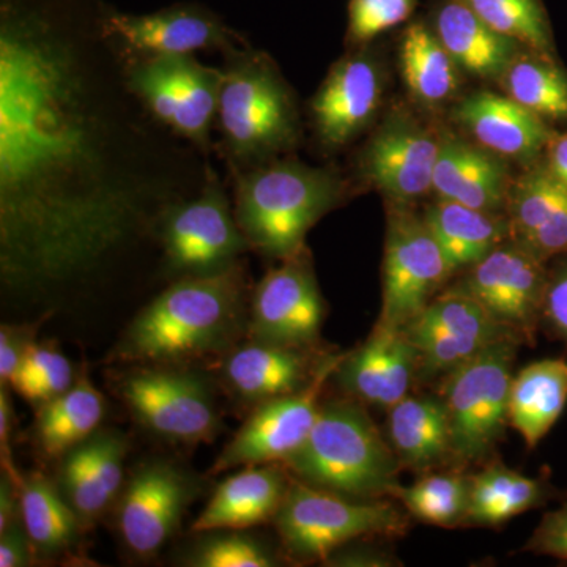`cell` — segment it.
I'll return each instance as SVG.
<instances>
[{"label":"cell","instance_id":"cell-1","mask_svg":"<svg viewBox=\"0 0 567 567\" xmlns=\"http://www.w3.org/2000/svg\"><path fill=\"white\" fill-rule=\"evenodd\" d=\"M82 51L37 14L0 28V276L48 297L87 281L166 208Z\"/></svg>","mask_w":567,"mask_h":567},{"label":"cell","instance_id":"cell-2","mask_svg":"<svg viewBox=\"0 0 567 567\" xmlns=\"http://www.w3.org/2000/svg\"><path fill=\"white\" fill-rule=\"evenodd\" d=\"M244 265L215 275L183 276L134 317L111 353L133 365L178 364L227 352L246 317Z\"/></svg>","mask_w":567,"mask_h":567},{"label":"cell","instance_id":"cell-3","mask_svg":"<svg viewBox=\"0 0 567 567\" xmlns=\"http://www.w3.org/2000/svg\"><path fill=\"white\" fill-rule=\"evenodd\" d=\"M234 173L235 219L249 248L278 262L306 251V235L347 194L346 182L333 169L293 159Z\"/></svg>","mask_w":567,"mask_h":567},{"label":"cell","instance_id":"cell-4","mask_svg":"<svg viewBox=\"0 0 567 567\" xmlns=\"http://www.w3.org/2000/svg\"><path fill=\"white\" fill-rule=\"evenodd\" d=\"M295 480L346 498L380 499L402 468L357 399L323 402L311 434L282 464Z\"/></svg>","mask_w":567,"mask_h":567},{"label":"cell","instance_id":"cell-5","mask_svg":"<svg viewBox=\"0 0 567 567\" xmlns=\"http://www.w3.org/2000/svg\"><path fill=\"white\" fill-rule=\"evenodd\" d=\"M216 125L234 171L276 159L297 141L292 93L260 52L230 51L223 70Z\"/></svg>","mask_w":567,"mask_h":567},{"label":"cell","instance_id":"cell-6","mask_svg":"<svg viewBox=\"0 0 567 567\" xmlns=\"http://www.w3.org/2000/svg\"><path fill=\"white\" fill-rule=\"evenodd\" d=\"M507 338L442 379L451 435V464L462 472L486 461L509 425V391L518 347Z\"/></svg>","mask_w":567,"mask_h":567},{"label":"cell","instance_id":"cell-7","mask_svg":"<svg viewBox=\"0 0 567 567\" xmlns=\"http://www.w3.org/2000/svg\"><path fill=\"white\" fill-rule=\"evenodd\" d=\"M274 524L287 557L323 563L361 537L405 535L409 518L385 499L346 498L292 477Z\"/></svg>","mask_w":567,"mask_h":567},{"label":"cell","instance_id":"cell-8","mask_svg":"<svg viewBox=\"0 0 567 567\" xmlns=\"http://www.w3.org/2000/svg\"><path fill=\"white\" fill-rule=\"evenodd\" d=\"M115 386L137 423L159 439L199 445L218 434V409L207 380L183 365H133Z\"/></svg>","mask_w":567,"mask_h":567},{"label":"cell","instance_id":"cell-9","mask_svg":"<svg viewBox=\"0 0 567 567\" xmlns=\"http://www.w3.org/2000/svg\"><path fill=\"white\" fill-rule=\"evenodd\" d=\"M205 174L199 196L169 205L156 229L167 270L177 278L229 270L251 249L218 175Z\"/></svg>","mask_w":567,"mask_h":567},{"label":"cell","instance_id":"cell-10","mask_svg":"<svg viewBox=\"0 0 567 567\" xmlns=\"http://www.w3.org/2000/svg\"><path fill=\"white\" fill-rule=\"evenodd\" d=\"M223 70L194 55L137 58L125 71V87L153 118L199 148L210 144Z\"/></svg>","mask_w":567,"mask_h":567},{"label":"cell","instance_id":"cell-11","mask_svg":"<svg viewBox=\"0 0 567 567\" xmlns=\"http://www.w3.org/2000/svg\"><path fill=\"white\" fill-rule=\"evenodd\" d=\"M454 275L423 215L388 205L382 311L375 327L402 330Z\"/></svg>","mask_w":567,"mask_h":567},{"label":"cell","instance_id":"cell-12","mask_svg":"<svg viewBox=\"0 0 567 567\" xmlns=\"http://www.w3.org/2000/svg\"><path fill=\"white\" fill-rule=\"evenodd\" d=\"M402 331L417 352V382L443 379L496 342L518 338L454 286L435 297Z\"/></svg>","mask_w":567,"mask_h":567},{"label":"cell","instance_id":"cell-13","mask_svg":"<svg viewBox=\"0 0 567 567\" xmlns=\"http://www.w3.org/2000/svg\"><path fill=\"white\" fill-rule=\"evenodd\" d=\"M341 357L342 353L324 354L308 386L257 405L216 457L212 475L248 465L284 464L300 450L315 427L322 406L320 395Z\"/></svg>","mask_w":567,"mask_h":567},{"label":"cell","instance_id":"cell-14","mask_svg":"<svg viewBox=\"0 0 567 567\" xmlns=\"http://www.w3.org/2000/svg\"><path fill=\"white\" fill-rule=\"evenodd\" d=\"M199 484L163 458L134 470L115 502V522L125 547L140 558H152L177 533Z\"/></svg>","mask_w":567,"mask_h":567},{"label":"cell","instance_id":"cell-15","mask_svg":"<svg viewBox=\"0 0 567 567\" xmlns=\"http://www.w3.org/2000/svg\"><path fill=\"white\" fill-rule=\"evenodd\" d=\"M323 319V297L306 249L271 268L254 287L246 333L265 344L312 349Z\"/></svg>","mask_w":567,"mask_h":567},{"label":"cell","instance_id":"cell-16","mask_svg":"<svg viewBox=\"0 0 567 567\" xmlns=\"http://www.w3.org/2000/svg\"><path fill=\"white\" fill-rule=\"evenodd\" d=\"M547 278V262L506 240L472 265L454 287L475 298L494 319L533 347L543 320Z\"/></svg>","mask_w":567,"mask_h":567},{"label":"cell","instance_id":"cell-17","mask_svg":"<svg viewBox=\"0 0 567 567\" xmlns=\"http://www.w3.org/2000/svg\"><path fill=\"white\" fill-rule=\"evenodd\" d=\"M442 136L412 112L395 110L377 128L361 153L365 181L385 194L388 204L412 205L434 192Z\"/></svg>","mask_w":567,"mask_h":567},{"label":"cell","instance_id":"cell-18","mask_svg":"<svg viewBox=\"0 0 567 567\" xmlns=\"http://www.w3.org/2000/svg\"><path fill=\"white\" fill-rule=\"evenodd\" d=\"M382 99V70L369 52H353L336 62L311 102L320 144L341 148L360 136L374 121Z\"/></svg>","mask_w":567,"mask_h":567},{"label":"cell","instance_id":"cell-19","mask_svg":"<svg viewBox=\"0 0 567 567\" xmlns=\"http://www.w3.org/2000/svg\"><path fill=\"white\" fill-rule=\"evenodd\" d=\"M100 33L103 40L121 44L123 50L136 58L235 50L233 33L221 22L189 7L148 14H106L100 24Z\"/></svg>","mask_w":567,"mask_h":567},{"label":"cell","instance_id":"cell-20","mask_svg":"<svg viewBox=\"0 0 567 567\" xmlns=\"http://www.w3.org/2000/svg\"><path fill=\"white\" fill-rule=\"evenodd\" d=\"M417 380V352L402 330L374 327L354 350L342 353L331 382L347 398L390 410Z\"/></svg>","mask_w":567,"mask_h":567},{"label":"cell","instance_id":"cell-21","mask_svg":"<svg viewBox=\"0 0 567 567\" xmlns=\"http://www.w3.org/2000/svg\"><path fill=\"white\" fill-rule=\"evenodd\" d=\"M509 240L548 262L567 254V188L543 158L513 181L506 204Z\"/></svg>","mask_w":567,"mask_h":567},{"label":"cell","instance_id":"cell-22","mask_svg":"<svg viewBox=\"0 0 567 567\" xmlns=\"http://www.w3.org/2000/svg\"><path fill=\"white\" fill-rule=\"evenodd\" d=\"M454 115L481 147L527 166L543 158L555 133L543 117L498 93H473Z\"/></svg>","mask_w":567,"mask_h":567},{"label":"cell","instance_id":"cell-23","mask_svg":"<svg viewBox=\"0 0 567 567\" xmlns=\"http://www.w3.org/2000/svg\"><path fill=\"white\" fill-rule=\"evenodd\" d=\"M324 354L316 361L309 349H292L252 341L235 346L224 354L223 382L246 404L260 405L271 399L297 393L315 379Z\"/></svg>","mask_w":567,"mask_h":567},{"label":"cell","instance_id":"cell-24","mask_svg":"<svg viewBox=\"0 0 567 567\" xmlns=\"http://www.w3.org/2000/svg\"><path fill=\"white\" fill-rule=\"evenodd\" d=\"M290 481L292 476L282 464L238 468L213 492L192 532L197 535L212 529H252L274 522Z\"/></svg>","mask_w":567,"mask_h":567},{"label":"cell","instance_id":"cell-25","mask_svg":"<svg viewBox=\"0 0 567 567\" xmlns=\"http://www.w3.org/2000/svg\"><path fill=\"white\" fill-rule=\"evenodd\" d=\"M511 185L505 158L453 134L442 136L434 173V192L440 199L505 213Z\"/></svg>","mask_w":567,"mask_h":567},{"label":"cell","instance_id":"cell-26","mask_svg":"<svg viewBox=\"0 0 567 567\" xmlns=\"http://www.w3.org/2000/svg\"><path fill=\"white\" fill-rule=\"evenodd\" d=\"M434 29L458 69L480 78L499 80L524 50L494 31L464 0H442L434 13Z\"/></svg>","mask_w":567,"mask_h":567},{"label":"cell","instance_id":"cell-27","mask_svg":"<svg viewBox=\"0 0 567 567\" xmlns=\"http://www.w3.org/2000/svg\"><path fill=\"white\" fill-rule=\"evenodd\" d=\"M388 439L402 468L429 472L451 464L450 423L440 394H409L391 406Z\"/></svg>","mask_w":567,"mask_h":567},{"label":"cell","instance_id":"cell-28","mask_svg":"<svg viewBox=\"0 0 567 567\" xmlns=\"http://www.w3.org/2000/svg\"><path fill=\"white\" fill-rule=\"evenodd\" d=\"M423 218L454 274L480 262L509 240L506 213L480 210L439 197L425 208Z\"/></svg>","mask_w":567,"mask_h":567},{"label":"cell","instance_id":"cell-29","mask_svg":"<svg viewBox=\"0 0 567 567\" xmlns=\"http://www.w3.org/2000/svg\"><path fill=\"white\" fill-rule=\"evenodd\" d=\"M567 405V361L546 358L514 375L509 391V425L528 450L551 431Z\"/></svg>","mask_w":567,"mask_h":567},{"label":"cell","instance_id":"cell-30","mask_svg":"<svg viewBox=\"0 0 567 567\" xmlns=\"http://www.w3.org/2000/svg\"><path fill=\"white\" fill-rule=\"evenodd\" d=\"M559 492L547 476L528 477L495 462L470 476V502L464 525L498 527L511 518L546 506Z\"/></svg>","mask_w":567,"mask_h":567},{"label":"cell","instance_id":"cell-31","mask_svg":"<svg viewBox=\"0 0 567 567\" xmlns=\"http://www.w3.org/2000/svg\"><path fill=\"white\" fill-rule=\"evenodd\" d=\"M104 410V395L93 385L87 368H82L66 393L40 406L35 420L40 450L47 456L62 457L99 431Z\"/></svg>","mask_w":567,"mask_h":567},{"label":"cell","instance_id":"cell-32","mask_svg":"<svg viewBox=\"0 0 567 567\" xmlns=\"http://www.w3.org/2000/svg\"><path fill=\"white\" fill-rule=\"evenodd\" d=\"M399 55L402 78L417 103L436 107L456 95L461 69L434 29L423 22L410 24L402 33Z\"/></svg>","mask_w":567,"mask_h":567},{"label":"cell","instance_id":"cell-33","mask_svg":"<svg viewBox=\"0 0 567 567\" xmlns=\"http://www.w3.org/2000/svg\"><path fill=\"white\" fill-rule=\"evenodd\" d=\"M21 518L37 557H55L70 550L84 525L59 484L40 472L22 476Z\"/></svg>","mask_w":567,"mask_h":567},{"label":"cell","instance_id":"cell-34","mask_svg":"<svg viewBox=\"0 0 567 567\" xmlns=\"http://www.w3.org/2000/svg\"><path fill=\"white\" fill-rule=\"evenodd\" d=\"M499 82L505 95L544 121L567 122V74L551 55L524 48Z\"/></svg>","mask_w":567,"mask_h":567},{"label":"cell","instance_id":"cell-35","mask_svg":"<svg viewBox=\"0 0 567 567\" xmlns=\"http://www.w3.org/2000/svg\"><path fill=\"white\" fill-rule=\"evenodd\" d=\"M388 496L401 503L409 516L435 527L464 525L470 502V476L462 472L425 475L410 484H394Z\"/></svg>","mask_w":567,"mask_h":567},{"label":"cell","instance_id":"cell-36","mask_svg":"<svg viewBox=\"0 0 567 567\" xmlns=\"http://www.w3.org/2000/svg\"><path fill=\"white\" fill-rule=\"evenodd\" d=\"M494 31L525 50L554 54L550 22L540 0H464Z\"/></svg>","mask_w":567,"mask_h":567},{"label":"cell","instance_id":"cell-37","mask_svg":"<svg viewBox=\"0 0 567 567\" xmlns=\"http://www.w3.org/2000/svg\"><path fill=\"white\" fill-rule=\"evenodd\" d=\"M199 539L188 547L182 565L189 567H275L274 548L252 535L251 529H212L197 533Z\"/></svg>","mask_w":567,"mask_h":567},{"label":"cell","instance_id":"cell-38","mask_svg":"<svg viewBox=\"0 0 567 567\" xmlns=\"http://www.w3.org/2000/svg\"><path fill=\"white\" fill-rule=\"evenodd\" d=\"M61 472H59V488L66 502L80 516L82 524H91L106 513V499L100 492L95 476H93L91 456H89L85 442L71 447L63 454Z\"/></svg>","mask_w":567,"mask_h":567},{"label":"cell","instance_id":"cell-39","mask_svg":"<svg viewBox=\"0 0 567 567\" xmlns=\"http://www.w3.org/2000/svg\"><path fill=\"white\" fill-rule=\"evenodd\" d=\"M420 0H350L347 40L364 47L409 20Z\"/></svg>","mask_w":567,"mask_h":567},{"label":"cell","instance_id":"cell-40","mask_svg":"<svg viewBox=\"0 0 567 567\" xmlns=\"http://www.w3.org/2000/svg\"><path fill=\"white\" fill-rule=\"evenodd\" d=\"M74 382L76 379H74L69 358L58 352L40 375L18 380V382L11 383L10 388H13L22 399L40 409L48 402L58 399L59 395L66 393Z\"/></svg>","mask_w":567,"mask_h":567},{"label":"cell","instance_id":"cell-41","mask_svg":"<svg viewBox=\"0 0 567 567\" xmlns=\"http://www.w3.org/2000/svg\"><path fill=\"white\" fill-rule=\"evenodd\" d=\"M540 327L546 328L547 333L561 341L567 349V254L557 257L548 267Z\"/></svg>","mask_w":567,"mask_h":567},{"label":"cell","instance_id":"cell-42","mask_svg":"<svg viewBox=\"0 0 567 567\" xmlns=\"http://www.w3.org/2000/svg\"><path fill=\"white\" fill-rule=\"evenodd\" d=\"M40 323H3L0 327V385H10L24 360L35 344Z\"/></svg>","mask_w":567,"mask_h":567},{"label":"cell","instance_id":"cell-43","mask_svg":"<svg viewBox=\"0 0 567 567\" xmlns=\"http://www.w3.org/2000/svg\"><path fill=\"white\" fill-rule=\"evenodd\" d=\"M524 550L567 561V502L544 514Z\"/></svg>","mask_w":567,"mask_h":567},{"label":"cell","instance_id":"cell-44","mask_svg":"<svg viewBox=\"0 0 567 567\" xmlns=\"http://www.w3.org/2000/svg\"><path fill=\"white\" fill-rule=\"evenodd\" d=\"M37 557L22 518L0 532V567L31 566Z\"/></svg>","mask_w":567,"mask_h":567},{"label":"cell","instance_id":"cell-45","mask_svg":"<svg viewBox=\"0 0 567 567\" xmlns=\"http://www.w3.org/2000/svg\"><path fill=\"white\" fill-rule=\"evenodd\" d=\"M9 385H0V461L3 472L22 483V476L11 456V429H13V405L9 394Z\"/></svg>","mask_w":567,"mask_h":567},{"label":"cell","instance_id":"cell-46","mask_svg":"<svg viewBox=\"0 0 567 567\" xmlns=\"http://www.w3.org/2000/svg\"><path fill=\"white\" fill-rule=\"evenodd\" d=\"M21 518V484L9 473L0 475V532Z\"/></svg>","mask_w":567,"mask_h":567},{"label":"cell","instance_id":"cell-47","mask_svg":"<svg viewBox=\"0 0 567 567\" xmlns=\"http://www.w3.org/2000/svg\"><path fill=\"white\" fill-rule=\"evenodd\" d=\"M391 558L382 551L368 547L347 548L341 547L324 559V565L330 566H390Z\"/></svg>","mask_w":567,"mask_h":567},{"label":"cell","instance_id":"cell-48","mask_svg":"<svg viewBox=\"0 0 567 567\" xmlns=\"http://www.w3.org/2000/svg\"><path fill=\"white\" fill-rule=\"evenodd\" d=\"M543 159L551 174L567 188V130L563 133H554Z\"/></svg>","mask_w":567,"mask_h":567}]
</instances>
